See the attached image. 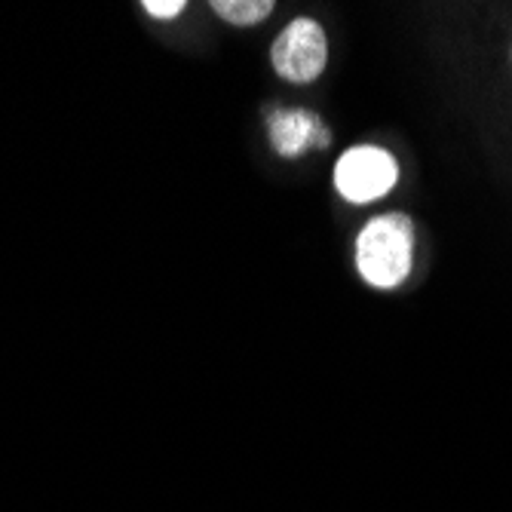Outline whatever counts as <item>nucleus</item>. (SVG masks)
<instances>
[{"label": "nucleus", "instance_id": "obj_1", "mask_svg": "<svg viewBox=\"0 0 512 512\" xmlns=\"http://www.w3.org/2000/svg\"><path fill=\"white\" fill-rule=\"evenodd\" d=\"M414 224L402 212L371 218L356 237V267L375 289H393L411 273Z\"/></svg>", "mask_w": 512, "mask_h": 512}, {"label": "nucleus", "instance_id": "obj_2", "mask_svg": "<svg viewBox=\"0 0 512 512\" xmlns=\"http://www.w3.org/2000/svg\"><path fill=\"white\" fill-rule=\"evenodd\" d=\"M396 178H399L396 160L375 145L350 148L335 166V188L350 203L381 200L384 194L393 191Z\"/></svg>", "mask_w": 512, "mask_h": 512}, {"label": "nucleus", "instance_id": "obj_3", "mask_svg": "<svg viewBox=\"0 0 512 512\" xmlns=\"http://www.w3.org/2000/svg\"><path fill=\"white\" fill-rule=\"evenodd\" d=\"M329 59V43L325 31L313 19H295L283 28L270 46V62L279 77L292 83H310L325 71Z\"/></svg>", "mask_w": 512, "mask_h": 512}, {"label": "nucleus", "instance_id": "obj_4", "mask_svg": "<svg viewBox=\"0 0 512 512\" xmlns=\"http://www.w3.org/2000/svg\"><path fill=\"white\" fill-rule=\"evenodd\" d=\"M273 148L283 157H298L307 148H329L332 135L310 111H273L267 117Z\"/></svg>", "mask_w": 512, "mask_h": 512}, {"label": "nucleus", "instance_id": "obj_5", "mask_svg": "<svg viewBox=\"0 0 512 512\" xmlns=\"http://www.w3.org/2000/svg\"><path fill=\"white\" fill-rule=\"evenodd\" d=\"M212 10L234 25H255L273 13V0H212Z\"/></svg>", "mask_w": 512, "mask_h": 512}, {"label": "nucleus", "instance_id": "obj_6", "mask_svg": "<svg viewBox=\"0 0 512 512\" xmlns=\"http://www.w3.org/2000/svg\"><path fill=\"white\" fill-rule=\"evenodd\" d=\"M142 10L154 19H175L184 10V0H145Z\"/></svg>", "mask_w": 512, "mask_h": 512}]
</instances>
